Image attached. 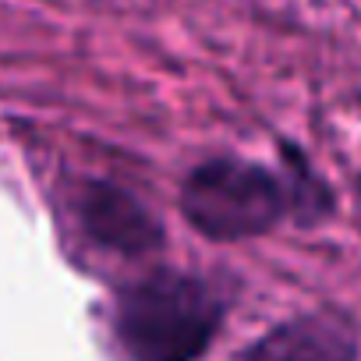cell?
<instances>
[{
    "instance_id": "3",
    "label": "cell",
    "mask_w": 361,
    "mask_h": 361,
    "mask_svg": "<svg viewBox=\"0 0 361 361\" xmlns=\"http://www.w3.org/2000/svg\"><path fill=\"white\" fill-rule=\"evenodd\" d=\"M82 227L85 234L121 255H142L163 245V227L156 216L124 188L106 185V180H92L78 199Z\"/></svg>"
},
{
    "instance_id": "1",
    "label": "cell",
    "mask_w": 361,
    "mask_h": 361,
    "mask_svg": "<svg viewBox=\"0 0 361 361\" xmlns=\"http://www.w3.org/2000/svg\"><path fill=\"white\" fill-rule=\"evenodd\" d=\"M224 322V301L185 273H152L117 301V336L131 361H199Z\"/></svg>"
},
{
    "instance_id": "4",
    "label": "cell",
    "mask_w": 361,
    "mask_h": 361,
    "mask_svg": "<svg viewBox=\"0 0 361 361\" xmlns=\"http://www.w3.org/2000/svg\"><path fill=\"white\" fill-rule=\"evenodd\" d=\"M241 361H357V347L350 329L336 319L308 315L266 333Z\"/></svg>"
},
{
    "instance_id": "2",
    "label": "cell",
    "mask_w": 361,
    "mask_h": 361,
    "mask_svg": "<svg viewBox=\"0 0 361 361\" xmlns=\"http://www.w3.org/2000/svg\"><path fill=\"white\" fill-rule=\"evenodd\" d=\"M290 209L287 185L259 163L209 159L180 188V213L209 241H248L273 231Z\"/></svg>"
}]
</instances>
